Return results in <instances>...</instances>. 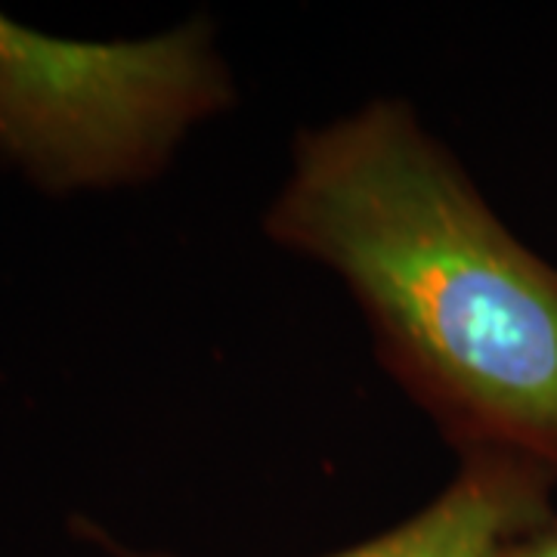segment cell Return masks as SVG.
Segmentation results:
<instances>
[{
    "label": "cell",
    "instance_id": "cell-4",
    "mask_svg": "<svg viewBox=\"0 0 557 557\" xmlns=\"http://www.w3.org/2000/svg\"><path fill=\"white\" fill-rule=\"evenodd\" d=\"M493 557H557V511L539 520L536 527L502 542Z\"/></svg>",
    "mask_w": 557,
    "mask_h": 557
},
{
    "label": "cell",
    "instance_id": "cell-2",
    "mask_svg": "<svg viewBox=\"0 0 557 557\" xmlns=\"http://www.w3.org/2000/svg\"><path fill=\"white\" fill-rule=\"evenodd\" d=\"M230 81L201 25L139 44H81L0 13V164L47 193L156 177Z\"/></svg>",
    "mask_w": 557,
    "mask_h": 557
},
{
    "label": "cell",
    "instance_id": "cell-1",
    "mask_svg": "<svg viewBox=\"0 0 557 557\" xmlns=\"http://www.w3.org/2000/svg\"><path fill=\"white\" fill-rule=\"evenodd\" d=\"M263 230L344 278L381 366L458 456L557 474V267L498 220L406 102L304 131Z\"/></svg>",
    "mask_w": 557,
    "mask_h": 557
},
{
    "label": "cell",
    "instance_id": "cell-3",
    "mask_svg": "<svg viewBox=\"0 0 557 557\" xmlns=\"http://www.w3.org/2000/svg\"><path fill=\"white\" fill-rule=\"evenodd\" d=\"M557 474L530 458L478 453L461 458L456 480L428 508L375 539L329 557H493L502 542L545 520L555 505ZM115 557L139 555L78 520Z\"/></svg>",
    "mask_w": 557,
    "mask_h": 557
}]
</instances>
